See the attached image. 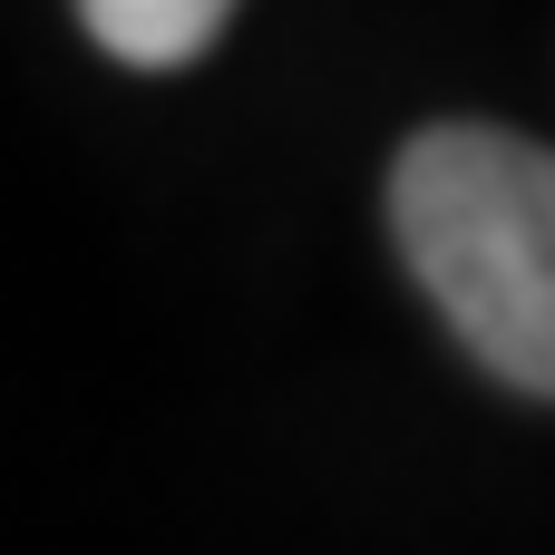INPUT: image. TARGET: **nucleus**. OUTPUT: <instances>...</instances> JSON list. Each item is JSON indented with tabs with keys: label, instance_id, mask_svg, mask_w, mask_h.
<instances>
[{
	"label": "nucleus",
	"instance_id": "f257e3e1",
	"mask_svg": "<svg viewBox=\"0 0 555 555\" xmlns=\"http://www.w3.org/2000/svg\"><path fill=\"white\" fill-rule=\"evenodd\" d=\"M410 283L507 390H555V166L517 127H420L390 166Z\"/></svg>",
	"mask_w": 555,
	"mask_h": 555
},
{
	"label": "nucleus",
	"instance_id": "f03ea898",
	"mask_svg": "<svg viewBox=\"0 0 555 555\" xmlns=\"http://www.w3.org/2000/svg\"><path fill=\"white\" fill-rule=\"evenodd\" d=\"M78 20H88V39H98L107 59H127V68H195V59L224 39L234 0H78Z\"/></svg>",
	"mask_w": 555,
	"mask_h": 555
}]
</instances>
